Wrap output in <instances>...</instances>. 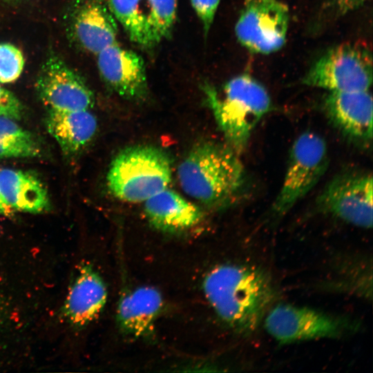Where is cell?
Instances as JSON below:
<instances>
[{"label": "cell", "instance_id": "cell-5", "mask_svg": "<svg viewBox=\"0 0 373 373\" xmlns=\"http://www.w3.org/2000/svg\"><path fill=\"white\" fill-rule=\"evenodd\" d=\"M372 55L361 43H344L317 59L302 79L306 86L329 92L368 90L372 83Z\"/></svg>", "mask_w": 373, "mask_h": 373}, {"label": "cell", "instance_id": "cell-14", "mask_svg": "<svg viewBox=\"0 0 373 373\" xmlns=\"http://www.w3.org/2000/svg\"><path fill=\"white\" fill-rule=\"evenodd\" d=\"M161 293L151 286H142L124 293L117 309L120 330L133 338L152 335L155 324L163 308Z\"/></svg>", "mask_w": 373, "mask_h": 373}, {"label": "cell", "instance_id": "cell-16", "mask_svg": "<svg viewBox=\"0 0 373 373\" xmlns=\"http://www.w3.org/2000/svg\"><path fill=\"white\" fill-rule=\"evenodd\" d=\"M144 202L147 220L161 231L175 233L190 229L203 218V213L198 206L168 188Z\"/></svg>", "mask_w": 373, "mask_h": 373}, {"label": "cell", "instance_id": "cell-10", "mask_svg": "<svg viewBox=\"0 0 373 373\" xmlns=\"http://www.w3.org/2000/svg\"><path fill=\"white\" fill-rule=\"evenodd\" d=\"M37 93L48 109L89 110L95 96L83 77L56 55H51L37 75Z\"/></svg>", "mask_w": 373, "mask_h": 373}, {"label": "cell", "instance_id": "cell-1", "mask_svg": "<svg viewBox=\"0 0 373 373\" xmlns=\"http://www.w3.org/2000/svg\"><path fill=\"white\" fill-rule=\"evenodd\" d=\"M202 289L217 316L243 335L258 329L277 294L269 274L247 264L215 267L205 276Z\"/></svg>", "mask_w": 373, "mask_h": 373}, {"label": "cell", "instance_id": "cell-19", "mask_svg": "<svg viewBox=\"0 0 373 373\" xmlns=\"http://www.w3.org/2000/svg\"><path fill=\"white\" fill-rule=\"evenodd\" d=\"M108 6L131 41L145 48L156 45L146 0H108Z\"/></svg>", "mask_w": 373, "mask_h": 373}, {"label": "cell", "instance_id": "cell-21", "mask_svg": "<svg viewBox=\"0 0 373 373\" xmlns=\"http://www.w3.org/2000/svg\"><path fill=\"white\" fill-rule=\"evenodd\" d=\"M150 9L151 25L156 44L168 38L176 17L177 0H146Z\"/></svg>", "mask_w": 373, "mask_h": 373}, {"label": "cell", "instance_id": "cell-24", "mask_svg": "<svg viewBox=\"0 0 373 373\" xmlns=\"http://www.w3.org/2000/svg\"><path fill=\"white\" fill-rule=\"evenodd\" d=\"M191 3L207 35L214 19L220 0H191Z\"/></svg>", "mask_w": 373, "mask_h": 373}, {"label": "cell", "instance_id": "cell-13", "mask_svg": "<svg viewBox=\"0 0 373 373\" xmlns=\"http://www.w3.org/2000/svg\"><path fill=\"white\" fill-rule=\"evenodd\" d=\"M68 29L76 44L93 54L116 43V19L108 3L102 0H86L74 8Z\"/></svg>", "mask_w": 373, "mask_h": 373}, {"label": "cell", "instance_id": "cell-27", "mask_svg": "<svg viewBox=\"0 0 373 373\" xmlns=\"http://www.w3.org/2000/svg\"><path fill=\"white\" fill-rule=\"evenodd\" d=\"M3 1H14V0H3Z\"/></svg>", "mask_w": 373, "mask_h": 373}, {"label": "cell", "instance_id": "cell-17", "mask_svg": "<svg viewBox=\"0 0 373 373\" xmlns=\"http://www.w3.org/2000/svg\"><path fill=\"white\" fill-rule=\"evenodd\" d=\"M46 126L61 151L69 156L79 153L90 144L97 132V121L88 110L48 109Z\"/></svg>", "mask_w": 373, "mask_h": 373}, {"label": "cell", "instance_id": "cell-18", "mask_svg": "<svg viewBox=\"0 0 373 373\" xmlns=\"http://www.w3.org/2000/svg\"><path fill=\"white\" fill-rule=\"evenodd\" d=\"M0 193L14 211L40 213L50 208L46 186L36 175L29 171L0 169Z\"/></svg>", "mask_w": 373, "mask_h": 373}, {"label": "cell", "instance_id": "cell-7", "mask_svg": "<svg viewBox=\"0 0 373 373\" xmlns=\"http://www.w3.org/2000/svg\"><path fill=\"white\" fill-rule=\"evenodd\" d=\"M272 307L264 318L265 327L281 344L341 338L358 328V323L350 318L308 307L289 304Z\"/></svg>", "mask_w": 373, "mask_h": 373}, {"label": "cell", "instance_id": "cell-2", "mask_svg": "<svg viewBox=\"0 0 373 373\" xmlns=\"http://www.w3.org/2000/svg\"><path fill=\"white\" fill-rule=\"evenodd\" d=\"M178 178L186 194L210 207L229 202L245 182L238 153L227 144L210 141L191 149L178 166Z\"/></svg>", "mask_w": 373, "mask_h": 373}, {"label": "cell", "instance_id": "cell-25", "mask_svg": "<svg viewBox=\"0 0 373 373\" xmlns=\"http://www.w3.org/2000/svg\"><path fill=\"white\" fill-rule=\"evenodd\" d=\"M366 0H334V5L338 13L344 15L360 8Z\"/></svg>", "mask_w": 373, "mask_h": 373}, {"label": "cell", "instance_id": "cell-23", "mask_svg": "<svg viewBox=\"0 0 373 373\" xmlns=\"http://www.w3.org/2000/svg\"><path fill=\"white\" fill-rule=\"evenodd\" d=\"M24 113V106L19 99L0 84V116L19 120Z\"/></svg>", "mask_w": 373, "mask_h": 373}, {"label": "cell", "instance_id": "cell-6", "mask_svg": "<svg viewBox=\"0 0 373 373\" xmlns=\"http://www.w3.org/2000/svg\"><path fill=\"white\" fill-rule=\"evenodd\" d=\"M329 164L327 144L312 131L300 134L293 142L285 177L271 210L281 217L305 197L325 174Z\"/></svg>", "mask_w": 373, "mask_h": 373}, {"label": "cell", "instance_id": "cell-8", "mask_svg": "<svg viewBox=\"0 0 373 373\" xmlns=\"http://www.w3.org/2000/svg\"><path fill=\"white\" fill-rule=\"evenodd\" d=\"M319 213L363 229L372 227V175L349 171L334 176L316 200Z\"/></svg>", "mask_w": 373, "mask_h": 373}, {"label": "cell", "instance_id": "cell-3", "mask_svg": "<svg viewBox=\"0 0 373 373\" xmlns=\"http://www.w3.org/2000/svg\"><path fill=\"white\" fill-rule=\"evenodd\" d=\"M204 91L227 144L239 154L247 146L256 125L272 107L267 90L256 79L242 74L229 80L220 95L208 84L204 85Z\"/></svg>", "mask_w": 373, "mask_h": 373}, {"label": "cell", "instance_id": "cell-9", "mask_svg": "<svg viewBox=\"0 0 373 373\" xmlns=\"http://www.w3.org/2000/svg\"><path fill=\"white\" fill-rule=\"evenodd\" d=\"M289 21L288 7L279 0H245L235 33L249 51L269 55L284 46Z\"/></svg>", "mask_w": 373, "mask_h": 373}, {"label": "cell", "instance_id": "cell-4", "mask_svg": "<svg viewBox=\"0 0 373 373\" xmlns=\"http://www.w3.org/2000/svg\"><path fill=\"white\" fill-rule=\"evenodd\" d=\"M171 169L169 155L158 147L146 144L127 147L111 162L107 186L120 200L142 202L167 188Z\"/></svg>", "mask_w": 373, "mask_h": 373}, {"label": "cell", "instance_id": "cell-15", "mask_svg": "<svg viewBox=\"0 0 373 373\" xmlns=\"http://www.w3.org/2000/svg\"><path fill=\"white\" fill-rule=\"evenodd\" d=\"M107 300L106 285L90 265L82 266L70 287L64 304V313L70 323L85 326L102 312Z\"/></svg>", "mask_w": 373, "mask_h": 373}, {"label": "cell", "instance_id": "cell-11", "mask_svg": "<svg viewBox=\"0 0 373 373\" xmlns=\"http://www.w3.org/2000/svg\"><path fill=\"white\" fill-rule=\"evenodd\" d=\"M97 55L99 75L111 90L128 100L138 101L146 97L147 78L142 57L116 43Z\"/></svg>", "mask_w": 373, "mask_h": 373}, {"label": "cell", "instance_id": "cell-26", "mask_svg": "<svg viewBox=\"0 0 373 373\" xmlns=\"http://www.w3.org/2000/svg\"><path fill=\"white\" fill-rule=\"evenodd\" d=\"M14 211L6 203L0 193V214L10 216L12 215Z\"/></svg>", "mask_w": 373, "mask_h": 373}, {"label": "cell", "instance_id": "cell-22", "mask_svg": "<svg viewBox=\"0 0 373 373\" xmlns=\"http://www.w3.org/2000/svg\"><path fill=\"white\" fill-rule=\"evenodd\" d=\"M25 59L21 50L10 43L0 44V83L15 82L21 75Z\"/></svg>", "mask_w": 373, "mask_h": 373}, {"label": "cell", "instance_id": "cell-20", "mask_svg": "<svg viewBox=\"0 0 373 373\" xmlns=\"http://www.w3.org/2000/svg\"><path fill=\"white\" fill-rule=\"evenodd\" d=\"M41 148L34 136L15 120L0 116V157H34Z\"/></svg>", "mask_w": 373, "mask_h": 373}, {"label": "cell", "instance_id": "cell-12", "mask_svg": "<svg viewBox=\"0 0 373 373\" xmlns=\"http://www.w3.org/2000/svg\"><path fill=\"white\" fill-rule=\"evenodd\" d=\"M372 104L369 90L329 92L323 108L330 122L345 137L367 146L372 140Z\"/></svg>", "mask_w": 373, "mask_h": 373}]
</instances>
